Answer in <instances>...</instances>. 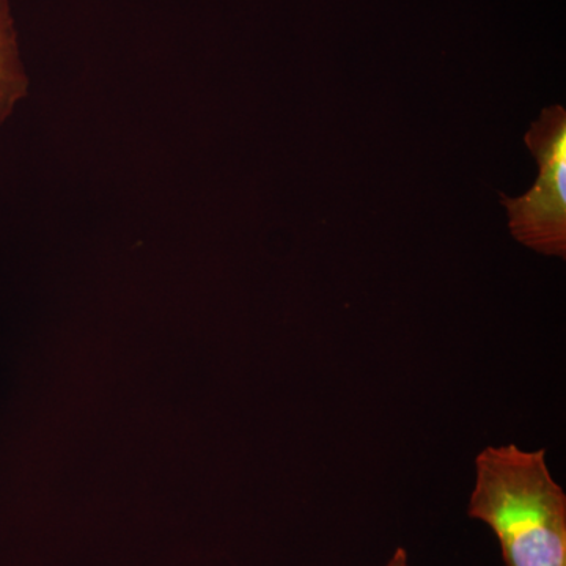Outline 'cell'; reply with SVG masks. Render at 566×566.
I'll list each match as a JSON object with an SVG mask.
<instances>
[{"label": "cell", "mask_w": 566, "mask_h": 566, "mask_svg": "<svg viewBox=\"0 0 566 566\" xmlns=\"http://www.w3.org/2000/svg\"><path fill=\"white\" fill-rule=\"evenodd\" d=\"M545 453L509 444L476 457L468 513L493 528L506 566H566V495Z\"/></svg>", "instance_id": "1"}, {"label": "cell", "mask_w": 566, "mask_h": 566, "mask_svg": "<svg viewBox=\"0 0 566 566\" xmlns=\"http://www.w3.org/2000/svg\"><path fill=\"white\" fill-rule=\"evenodd\" d=\"M538 163L534 188L510 199L501 193L509 227L517 243L543 255L566 256V111L562 104L543 109L526 137Z\"/></svg>", "instance_id": "2"}, {"label": "cell", "mask_w": 566, "mask_h": 566, "mask_svg": "<svg viewBox=\"0 0 566 566\" xmlns=\"http://www.w3.org/2000/svg\"><path fill=\"white\" fill-rule=\"evenodd\" d=\"M28 93V77L18 55L9 0H0V125Z\"/></svg>", "instance_id": "3"}, {"label": "cell", "mask_w": 566, "mask_h": 566, "mask_svg": "<svg viewBox=\"0 0 566 566\" xmlns=\"http://www.w3.org/2000/svg\"><path fill=\"white\" fill-rule=\"evenodd\" d=\"M386 566H408V554H406L403 547L397 549V553L394 554V557L390 558L389 564Z\"/></svg>", "instance_id": "4"}]
</instances>
